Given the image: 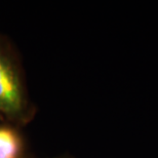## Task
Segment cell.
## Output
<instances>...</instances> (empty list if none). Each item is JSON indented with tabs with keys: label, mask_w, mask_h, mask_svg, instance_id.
Listing matches in <instances>:
<instances>
[{
	"label": "cell",
	"mask_w": 158,
	"mask_h": 158,
	"mask_svg": "<svg viewBox=\"0 0 158 158\" xmlns=\"http://www.w3.org/2000/svg\"><path fill=\"white\" fill-rule=\"evenodd\" d=\"M23 106L20 79L8 59L0 52V112L15 116L23 111Z\"/></svg>",
	"instance_id": "cell-1"
},
{
	"label": "cell",
	"mask_w": 158,
	"mask_h": 158,
	"mask_svg": "<svg viewBox=\"0 0 158 158\" xmlns=\"http://www.w3.org/2000/svg\"><path fill=\"white\" fill-rule=\"evenodd\" d=\"M22 143L12 129L0 127V158H20Z\"/></svg>",
	"instance_id": "cell-2"
}]
</instances>
